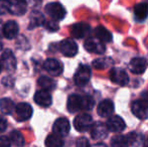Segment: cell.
I'll use <instances>...</instances> for the list:
<instances>
[{"label":"cell","instance_id":"obj_22","mask_svg":"<svg viewBox=\"0 0 148 147\" xmlns=\"http://www.w3.org/2000/svg\"><path fill=\"white\" fill-rule=\"evenodd\" d=\"M95 36L98 39H100L101 41H104V42H110L113 39L111 32L108 29H106L104 26L101 25L95 28Z\"/></svg>","mask_w":148,"mask_h":147},{"label":"cell","instance_id":"obj_1","mask_svg":"<svg viewBox=\"0 0 148 147\" xmlns=\"http://www.w3.org/2000/svg\"><path fill=\"white\" fill-rule=\"evenodd\" d=\"M94 99L90 96H81V95H71L68 99V110L71 113H77L79 111H88L93 108Z\"/></svg>","mask_w":148,"mask_h":147},{"label":"cell","instance_id":"obj_37","mask_svg":"<svg viewBox=\"0 0 148 147\" xmlns=\"http://www.w3.org/2000/svg\"><path fill=\"white\" fill-rule=\"evenodd\" d=\"M90 147H108V146L106 145L105 143H98V144H95V145H92Z\"/></svg>","mask_w":148,"mask_h":147},{"label":"cell","instance_id":"obj_29","mask_svg":"<svg viewBox=\"0 0 148 147\" xmlns=\"http://www.w3.org/2000/svg\"><path fill=\"white\" fill-rule=\"evenodd\" d=\"M9 138H10V140H11L12 143H13L15 146H17V147L23 146L24 143H25V140H24L22 134L20 133L19 131H17V130H14V131H12L11 133H10V135H9Z\"/></svg>","mask_w":148,"mask_h":147},{"label":"cell","instance_id":"obj_36","mask_svg":"<svg viewBox=\"0 0 148 147\" xmlns=\"http://www.w3.org/2000/svg\"><path fill=\"white\" fill-rule=\"evenodd\" d=\"M6 127H7V122L3 117L0 116V132L4 131L6 129Z\"/></svg>","mask_w":148,"mask_h":147},{"label":"cell","instance_id":"obj_8","mask_svg":"<svg viewBox=\"0 0 148 147\" xmlns=\"http://www.w3.org/2000/svg\"><path fill=\"white\" fill-rule=\"evenodd\" d=\"M110 79L113 83L120 86H126L129 83V77L126 72L119 68H113L110 71Z\"/></svg>","mask_w":148,"mask_h":147},{"label":"cell","instance_id":"obj_17","mask_svg":"<svg viewBox=\"0 0 148 147\" xmlns=\"http://www.w3.org/2000/svg\"><path fill=\"white\" fill-rule=\"evenodd\" d=\"M26 10H27L26 0H12L8 12H10L13 15H23Z\"/></svg>","mask_w":148,"mask_h":147},{"label":"cell","instance_id":"obj_35","mask_svg":"<svg viewBox=\"0 0 148 147\" xmlns=\"http://www.w3.org/2000/svg\"><path fill=\"white\" fill-rule=\"evenodd\" d=\"M3 85L4 86H8V87H11L13 86L14 84V80L12 78H9V77H7V78H4L3 79Z\"/></svg>","mask_w":148,"mask_h":147},{"label":"cell","instance_id":"obj_34","mask_svg":"<svg viewBox=\"0 0 148 147\" xmlns=\"http://www.w3.org/2000/svg\"><path fill=\"white\" fill-rule=\"evenodd\" d=\"M77 147H90L88 139H86L85 137H81L77 141Z\"/></svg>","mask_w":148,"mask_h":147},{"label":"cell","instance_id":"obj_16","mask_svg":"<svg viewBox=\"0 0 148 147\" xmlns=\"http://www.w3.org/2000/svg\"><path fill=\"white\" fill-rule=\"evenodd\" d=\"M107 127L111 132H120L126 128L125 121L119 116H112L108 119L107 121Z\"/></svg>","mask_w":148,"mask_h":147},{"label":"cell","instance_id":"obj_32","mask_svg":"<svg viewBox=\"0 0 148 147\" xmlns=\"http://www.w3.org/2000/svg\"><path fill=\"white\" fill-rule=\"evenodd\" d=\"M45 27L49 31H57L59 30V24L53 20H49V21L45 22Z\"/></svg>","mask_w":148,"mask_h":147},{"label":"cell","instance_id":"obj_13","mask_svg":"<svg viewBox=\"0 0 148 147\" xmlns=\"http://www.w3.org/2000/svg\"><path fill=\"white\" fill-rule=\"evenodd\" d=\"M16 115L18 120L20 121H25L28 120L32 116V107L28 103H19L15 108Z\"/></svg>","mask_w":148,"mask_h":147},{"label":"cell","instance_id":"obj_24","mask_svg":"<svg viewBox=\"0 0 148 147\" xmlns=\"http://www.w3.org/2000/svg\"><path fill=\"white\" fill-rule=\"evenodd\" d=\"M14 108L16 107L14 106L13 101L10 100L9 98H3L0 100V110L3 114L11 115L12 112L14 111Z\"/></svg>","mask_w":148,"mask_h":147},{"label":"cell","instance_id":"obj_40","mask_svg":"<svg viewBox=\"0 0 148 147\" xmlns=\"http://www.w3.org/2000/svg\"><path fill=\"white\" fill-rule=\"evenodd\" d=\"M2 68H3V66H2L1 62H0V73H1V71H2Z\"/></svg>","mask_w":148,"mask_h":147},{"label":"cell","instance_id":"obj_41","mask_svg":"<svg viewBox=\"0 0 148 147\" xmlns=\"http://www.w3.org/2000/svg\"><path fill=\"white\" fill-rule=\"evenodd\" d=\"M1 47H2V43H1V41H0V49H1Z\"/></svg>","mask_w":148,"mask_h":147},{"label":"cell","instance_id":"obj_7","mask_svg":"<svg viewBox=\"0 0 148 147\" xmlns=\"http://www.w3.org/2000/svg\"><path fill=\"white\" fill-rule=\"evenodd\" d=\"M132 113L139 119H146L148 115V103L144 100H137L132 103Z\"/></svg>","mask_w":148,"mask_h":147},{"label":"cell","instance_id":"obj_31","mask_svg":"<svg viewBox=\"0 0 148 147\" xmlns=\"http://www.w3.org/2000/svg\"><path fill=\"white\" fill-rule=\"evenodd\" d=\"M10 3H11L10 0H0V15L9 11Z\"/></svg>","mask_w":148,"mask_h":147},{"label":"cell","instance_id":"obj_5","mask_svg":"<svg viewBox=\"0 0 148 147\" xmlns=\"http://www.w3.org/2000/svg\"><path fill=\"white\" fill-rule=\"evenodd\" d=\"M148 67V61L145 57H137L131 59L129 64V69L135 75H141L146 71Z\"/></svg>","mask_w":148,"mask_h":147},{"label":"cell","instance_id":"obj_26","mask_svg":"<svg viewBox=\"0 0 148 147\" xmlns=\"http://www.w3.org/2000/svg\"><path fill=\"white\" fill-rule=\"evenodd\" d=\"M129 144L133 147H140L143 143V135L137 132H131L126 136Z\"/></svg>","mask_w":148,"mask_h":147},{"label":"cell","instance_id":"obj_25","mask_svg":"<svg viewBox=\"0 0 148 147\" xmlns=\"http://www.w3.org/2000/svg\"><path fill=\"white\" fill-rule=\"evenodd\" d=\"M45 146L47 147H62L64 146V140L60 136L57 134H49L45 139Z\"/></svg>","mask_w":148,"mask_h":147},{"label":"cell","instance_id":"obj_2","mask_svg":"<svg viewBox=\"0 0 148 147\" xmlns=\"http://www.w3.org/2000/svg\"><path fill=\"white\" fill-rule=\"evenodd\" d=\"M91 79V68L87 65H81L74 76L75 84L78 87H84Z\"/></svg>","mask_w":148,"mask_h":147},{"label":"cell","instance_id":"obj_23","mask_svg":"<svg viewBox=\"0 0 148 147\" xmlns=\"http://www.w3.org/2000/svg\"><path fill=\"white\" fill-rule=\"evenodd\" d=\"M134 14L138 20H144L148 16V3L142 2L134 7Z\"/></svg>","mask_w":148,"mask_h":147},{"label":"cell","instance_id":"obj_28","mask_svg":"<svg viewBox=\"0 0 148 147\" xmlns=\"http://www.w3.org/2000/svg\"><path fill=\"white\" fill-rule=\"evenodd\" d=\"M39 87L42 88L43 90H53L56 87V82L53 79L49 78V77H40L37 81Z\"/></svg>","mask_w":148,"mask_h":147},{"label":"cell","instance_id":"obj_4","mask_svg":"<svg viewBox=\"0 0 148 147\" xmlns=\"http://www.w3.org/2000/svg\"><path fill=\"white\" fill-rule=\"evenodd\" d=\"M74 126L79 132H85L93 126V118L89 114H80L75 118Z\"/></svg>","mask_w":148,"mask_h":147},{"label":"cell","instance_id":"obj_6","mask_svg":"<svg viewBox=\"0 0 148 147\" xmlns=\"http://www.w3.org/2000/svg\"><path fill=\"white\" fill-rule=\"evenodd\" d=\"M60 49L66 57H75L78 53V44L71 38H66L60 43Z\"/></svg>","mask_w":148,"mask_h":147},{"label":"cell","instance_id":"obj_9","mask_svg":"<svg viewBox=\"0 0 148 147\" xmlns=\"http://www.w3.org/2000/svg\"><path fill=\"white\" fill-rule=\"evenodd\" d=\"M84 46L89 53H97V55L104 53L106 49L105 44L98 38H88L85 41Z\"/></svg>","mask_w":148,"mask_h":147},{"label":"cell","instance_id":"obj_27","mask_svg":"<svg viewBox=\"0 0 148 147\" xmlns=\"http://www.w3.org/2000/svg\"><path fill=\"white\" fill-rule=\"evenodd\" d=\"M114 64L113 59L110 57H100L93 62V67L97 70H104Z\"/></svg>","mask_w":148,"mask_h":147},{"label":"cell","instance_id":"obj_20","mask_svg":"<svg viewBox=\"0 0 148 147\" xmlns=\"http://www.w3.org/2000/svg\"><path fill=\"white\" fill-rule=\"evenodd\" d=\"M18 34V25L15 21L10 20L3 25V36L8 39L14 38Z\"/></svg>","mask_w":148,"mask_h":147},{"label":"cell","instance_id":"obj_11","mask_svg":"<svg viewBox=\"0 0 148 147\" xmlns=\"http://www.w3.org/2000/svg\"><path fill=\"white\" fill-rule=\"evenodd\" d=\"M108 130L109 129H108L107 125L101 123V122H97L91 127V137L94 140L104 139L107 137Z\"/></svg>","mask_w":148,"mask_h":147},{"label":"cell","instance_id":"obj_21","mask_svg":"<svg viewBox=\"0 0 148 147\" xmlns=\"http://www.w3.org/2000/svg\"><path fill=\"white\" fill-rule=\"evenodd\" d=\"M45 16L42 15V13H40L39 11H34L31 12L30 17H29V26L28 28L29 29H33L35 27H38V26L45 24Z\"/></svg>","mask_w":148,"mask_h":147},{"label":"cell","instance_id":"obj_30","mask_svg":"<svg viewBox=\"0 0 148 147\" xmlns=\"http://www.w3.org/2000/svg\"><path fill=\"white\" fill-rule=\"evenodd\" d=\"M112 147H129V142L127 140V137L123 135H117L112 138L111 140Z\"/></svg>","mask_w":148,"mask_h":147},{"label":"cell","instance_id":"obj_33","mask_svg":"<svg viewBox=\"0 0 148 147\" xmlns=\"http://www.w3.org/2000/svg\"><path fill=\"white\" fill-rule=\"evenodd\" d=\"M11 140L6 136H0V147H10Z\"/></svg>","mask_w":148,"mask_h":147},{"label":"cell","instance_id":"obj_12","mask_svg":"<svg viewBox=\"0 0 148 147\" xmlns=\"http://www.w3.org/2000/svg\"><path fill=\"white\" fill-rule=\"evenodd\" d=\"M43 68L47 73L53 75V76H60L64 71V67H62V63H60L58 59H47L43 64Z\"/></svg>","mask_w":148,"mask_h":147},{"label":"cell","instance_id":"obj_14","mask_svg":"<svg viewBox=\"0 0 148 147\" xmlns=\"http://www.w3.org/2000/svg\"><path fill=\"white\" fill-rule=\"evenodd\" d=\"M1 64L6 70L13 71L16 68V59L10 49H5L1 55Z\"/></svg>","mask_w":148,"mask_h":147},{"label":"cell","instance_id":"obj_10","mask_svg":"<svg viewBox=\"0 0 148 147\" xmlns=\"http://www.w3.org/2000/svg\"><path fill=\"white\" fill-rule=\"evenodd\" d=\"M53 130L55 134L60 136V137H64L70 132V122L66 118H59L56 120L53 126Z\"/></svg>","mask_w":148,"mask_h":147},{"label":"cell","instance_id":"obj_39","mask_svg":"<svg viewBox=\"0 0 148 147\" xmlns=\"http://www.w3.org/2000/svg\"><path fill=\"white\" fill-rule=\"evenodd\" d=\"M2 34H3V27H1V25H0V38H1Z\"/></svg>","mask_w":148,"mask_h":147},{"label":"cell","instance_id":"obj_15","mask_svg":"<svg viewBox=\"0 0 148 147\" xmlns=\"http://www.w3.org/2000/svg\"><path fill=\"white\" fill-rule=\"evenodd\" d=\"M90 31H91V27L88 23H85V22H79L74 24L71 28L73 36H75L76 38H83L88 36Z\"/></svg>","mask_w":148,"mask_h":147},{"label":"cell","instance_id":"obj_38","mask_svg":"<svg viewBox=\"0 0 148 147\" xmlns=\"http://www.w3.org/2000/svg\"><path fill=\"white\" fill-rule=\"evenodd\" d=\"M144 147H148V136H147V138L145 139V141H144Z\"/></svg>","mask_w":148,"mask_h":147},{"label":"cell","instance_id":"obj_3","mask_svg":"<svg viewBox=\"0 0 148 147\" xmlns=\"http://www.w3.org/2000/svg\"><path fill=\"white\" fill-rule=\"evenodd\" d=\"M45 11L55 20H62L66 14L64 7L59 2H51L45 6Z\"/></svg>","mask_w":148,"mask_h":147},{"label":"cell","instance_id":"obj_18","mask_svg":"<svg viewBox=\"0 0 148 147\" xmlns=\"http://www.w3.org/2000/svg\"><path fill=\"white\" fill-rule=\"evenodd\" d=\"M34 102L38 104L41 107H49L51 105L53 99H51V94L47 90L37 91L34 95Z\"/></svg>","mask_w":148,"mask_h":147},{"label":"cell","instance_id":"obj_19","mask_svg":"<svg viewBox=\"0 0 148 147\" xmlns=\"http://www.w3.org/2000/svg\"><path fill=\"white\" fill-rule=\"evenodd\" d=\"M97 112L101 117H109L114 112V104L111 100H104L99 104Z\"/></svg>","mask_w":148,"mask_h":147}]
</instances>
